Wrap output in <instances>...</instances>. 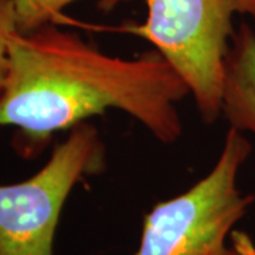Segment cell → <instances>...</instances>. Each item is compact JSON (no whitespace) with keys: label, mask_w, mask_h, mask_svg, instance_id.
Returning a JSON list of instances; mask_svg holds the SVG:
<instances>
[{"label":"cell","mask_w":255,"mask_h":255,"mask_svg":"<svg viewBox=\"0 0 255 255\" xmlns=\"http://www.w3.org/2000/svg\"><path fill=\"white\" fill-rule=\"evenodd\" d=\"M78 0H13L16 23L20 33L55 24L63 18V10ZM129 0H98L104 11H110Z\"/></svg>","instance_id":"cell-6"},{"label":"cell","mask_w":255,"mask_h":255,"mask_svg":"<svg viewBox=\"0 0 255 255\" xmlns=\"http://www.w3.org/2000/svg\"><path fill=\"white\" fill-rule=\"evenodd\" d=\"M250 153L251 143L243 132L230 128L209 173L146 214L133 255H236L227 240L255 200L237 186Z\"/></svg>","instance_id":"cell-2"},{"label":"cell","mask_w":255,"mask_h":255,"mask_svg":"<svg viewBox=\"0 0 255 255\" xmlns=\"http://www.w3.org/2000/svg\"><path fill=\"white\" fill-rule=\"evenodd\" d=\"M187 95V84L157 51L132 60L112 57L48 24L10 40L0 127L16 129V152L31 159L57 132L119 110L172 145L183 133L177 104Z\"/></svg>","instance_id":"cell-1"},{"label":"cell","mask_w":255,"mask_h":255,"mask_svg":"<svg viewBox=\"0 0 255 255\" xmlns=\"http://www.w3.org/2000/svg\"><path fill=\"white\" fill-rule=\"evenodd\" d=\"M231 248L236 255H255V243L246 231L233 230L230 234Z\"/></svg>","instance_id":"cell-8"},{"label":"cell","mask_w":255,"mask_h":255,"mask_svg":"<svg viewBox=\"0 0 255 255\" xmlns=\"http://www.w3.org/2000/svg\"><path fill=\"white\" fill-rule=\"evenodd\" d=\"M142 24L125 30L149 41L187 84L203 122L221 117L224 60L233 18L255 20V0H146Z\"/></svg>","instance_id":"cell-3"},{"label":"cell","mask_w":255,"mask_h":255,"mask_svg":"<svg viewBox=\"0 0 255 255\" xmlns=\"http://www.w3.org/2000/svg\"><path fill=\"white\" fill-rule=\"evenodd\" d=\"M221 115L230 128L255 135V31L241 23L233 33L224 60Z\"/></svg>","instance_id":"cell-5"},{"label":"cell","mask_w":255,"mask_h":255,"mask_svg":"<svg viewBox=\"0 0 255 255\" xmlns=\"http://www.w3.org/2000/svg\"><path fill=\"white\" fill-rule=\"evenodd\" d=\"M13 0H0V100L9 75V44L17 33Z\"/></svg>","instance_id":"cell-7"},{"label":"cell","mask_w":255,"mask_h":255,"mask_svg":"<svg viewBox=\"0 0 255 255\" xmlns=\"http://www.w3.org/2000/svg\"><path fill=\"white\" fill-rule=\"evenodd\" d=\"M107 150L88 122L70 129L37 173L0 184V255H54L55 231L77 183L105 169Z\"/></svg>","instance_id":"cell-4"}]
</instances>
